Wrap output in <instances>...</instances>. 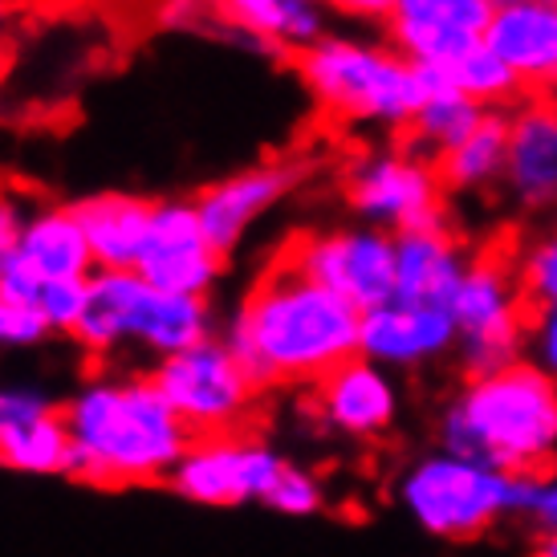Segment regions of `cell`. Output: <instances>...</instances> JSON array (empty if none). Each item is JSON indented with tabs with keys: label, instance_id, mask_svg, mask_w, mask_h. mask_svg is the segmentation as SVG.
Here are the masks:
<instances>
[{
	"label": "cell",
	"instance_id": "cell-1",
	"mask_svg": "<svg viewBox=\"0 0 557 557\" xmlns=\"http://www.w3.org/2000/svg\"><path fill=\"white\" fill-rule=\"evenodd\" d=\"M220 338L261 391L318 387L358 355L362 313L277 252V261L248 285Z\"/></svg>",
	"mask_w": 557,
	"mask_h": 557
},
{
	"label": "cell",
	"instance_id": "cell-2",
	"mask_svg": "<svg viewBox=\"0 0 557 557\" xmlns=\"http://www.w3.org/2000/svg\"><path fill=\"white\" fill-rule=\"evenodd\" d=\"M70 432V476L94 488L168 484L191 444L151 374L98 371L62 403Z\"/></svg>",
	"mask_w": 557,
	"mask_h": 557
},
{
	"label": "cell",
	"instance_id": "cell-3",
	"mask_svg": "<svg viewBox=\"0 0 557 557\" xmlns=\"http://www.w3.org/2000/svg\"><path fill=\"white\" fill-rule=\"evenodd\" d=\"M440 448L509 476L554 472L557 379L529 358L488 374H468V383L440 416Z\"/></svg>",
	"mask_w": 557,
	"mask_h": 557
},
{
	"label": "cell",
	"instance_id": "cell-4",
	"mask_svg": "<svg viewBox=\"0 0 557 557\" xmlns=\"http://www.w3.org/2000/svg\"><path fill=\"white\" fill-rule=\"evenodd\" d=\"M297 82L322 119L362 131H407L428 98L423 65L391 41L325 33L294 58Z\"/></svg>",
	"mask_w": 557,
	"mask_h": 557
},
{
	"label": "cell",
	"instance_id": "cell-5",
	"mask_svg": "<svg viewBox=\"0 0 557 557\" xmlns=\"http://www.w3.org/2000/svg\"><path fill=\"white\" fill-rule=\"evenodd\" d=\"M542 476H509L500 468L435 448L403 468L399 509L435 542H476L505 521L533 512Z\"/></svg>",
	"mask_w": 557,
	"mask_h": 557
},
{
	"label": "cell",
	"instance_id": "cell-6",
	"mask_svg": "<svg viewBox=\"0 0 557 557\" xmlns=\"http://www.w3.org/2000/svg\"><path fill=\"white\" fill-rule=\"evenodd\" d=\"M456 322V355L468 374H488L525 355L529 301L517 277V257L476 252L468 257L460 289L448 301Z\"/></svg>",
	"mask_w": 557,
	"mask_h": 557
},
{
	"label": "cell",
	"instance_id": "cell-7",
	"mask_svg": "<svg viewBox=\"0 0 557 557\" xmlns=\"http://www.w3.org/2000/svg\"><path fill=\"white\" fill-rule=\"evenodd\" d=\"M147 374L159 395L171 403L180 423L191 432V440L245 432L261 403L257 379L245 371V362L224 338H208L184 355L159 358Z\"/></svg>",
	"mask_w": 557,
	"mask_h": 557
},
{
	"label": "cell",
	"instance_id": "cell-8",
	"mask_svg": "<svg viewBox=\"0 0 557 557\" xmlns=\"http://www.w3.org/2000/svg\"><path fill=\"white\" fill-rule=\"evenodd\" d=\"M342 196L362 224L383 233H416L448 224V187L428 156L416 147H379L346 168Z\"/></svg>",
	"mask_w": 557,
	"mask_h": 557
},
{
	"label": "cell",
	"instance_id": "cell-9",
	"mask_svg": "<svg viewBox=\"0 0 557 557\" xmlns=\"http://www.w3.org/2000/svg\"><path fill=\"white\" fill-rule=\"evenodd\" d=\"M281 257L330 294L350 301L358 313L379 310L395 297V233H383L374 224L301 233L281 248Z\"/></svg>",
	"mask_w": 557,
	"mask_h": 557
},
{
	"label": "cell",
	"instance_id": "cell-10",
	"mask_svg": "<svg viewBox=\"0 0 557 557\" xmlns=\"http://www.w3.org/2000/svg\"><path fill=\"white\" fill-rule=\"evenodd\" d=\"M285 456L257 435H203L191 440L180 465L171 468L168 488L187 505L203 509H236L264 505L277 476L285 472Z\"/></svg>",
	"mask_w": 557,
	"mask_h": 557
},
{
	"label": "cell",
	"instance_id": "cell-11",
	"mask_svg": "<svg viewBox=\"0 0 557 557\" xmlns=\"http://www.w3.org/2000/svg\"><path fill=\"white\" fill-rule=\"evenodd\" d=\"M228 257L212 245L203 233L196 203L191 200H156L151 228L139 248V273L159 294H187V297H212V289L224 277Z\"/></svg>",
	"mask_w": 557,
	"mask_h": 557
},
{
	"label": "cell",
	"instance_id": "cell-12",
	"mask_svg": "<svg viewBox=\"0 0 557 557\" xmlns=\"http://www.w3.org/2000/svg\"><path fill=\"white\" fill-rule=\"evenodd\" d=\"M496 0H391L387 41L416 65H451L484 46Z\"/></svg>",
	"mask_w": 557,
	"mask_h": 557
},
{
	"label": "cell",
	"instance_id": "cell-13",
	"mask_svg": "<svg viewBox=\"0 0 557 557\" xmlns=\"http://www.w3.org/2000/svg\"><path fill=\"white\" fill-rule=\"evenodd\" d=\"M301 184V168L289 159H269V163H252L233 175H224L216 184L196 191V216H200L203 233L212 236V245L233 257V248L252 233V224L264 220L277 208L294 187Z\"/></svg>",
	"mask_w": 557,
	"mask_h": 557
},
{
	"label": "cell",
	"instance_id": "cell-14",
	"mask_svg": "<svg viewBox=\"0 0 557 557\" xmlns=\"http://www.w3.org/2000/svg\"><path fill=\"white\" fill-rule=\"evenodd\" d=\"M0 468L21 476H70L62 403L29 383H0Z\"/></svg>",
	"mask_w": 557,
	"mask_h": 557
},
{
	"label": "cell",
	"instance_id": "cell-15",
	"mask_svg": "<svg viewBox=\"0 0 557 557\" xmlns=\"http://www.w3.org/2000/svg\"><path fill=\"white\" fill-rule=\"evenodd\" d=\"M156 294L135 269H94L86 281V310L74 330V346L94 362H110L123 350H139Z\"/></svg>",
	"mask_w": 557,
	"mask_h": 557
},
{
	"label": "cell",
	"instance_id": "cell-16",
	"mask_svg": "<svg viewBox=\"0 0 557 557\" xmlns=\"http://www.w3.org/2000/svg\"><path fill=\"white\" fill-rule=\"evenodd\" d=\"M313 411L342 440H379L399 419L395 371L355 355L313 387Z\"/></svg>",
	"mask_w": 557,
	"mask_h": 557
},
{
	"label": "cell",
	"instance_id": "cell-17",
	"mask_svg": "<svg viewBox=\"0 0 557 557\" xmlns=\"http://www.w3.org/2000/svg\"><path fill=\"white\" fill-rule=\"evenodd\" d=\"M456 350V322L444 306H416L391 297L387 306L362 313L358 355L387 371H419Z\"/></svg>",
	"mask_w": 557,
	"mask_h": 557
},
{
	"label": "cell",
	"instance_id": "cell-18",
	"mask_svg": "<svg viewBox=\"0 0 557 557\" xmlns=\"http://www.w3.org/2000/svg\"><path fill=\"white\" fill-rule=\"evenodd\" d=\"M505 196L521 212L557 208V102L537 98L509 114V163Z\"/></svg>",
	"mask_w": 557,
	"mask_h": 557
},
{
	"label": "cell",
	"instance_id": "cell-19",
	"mask_svg": "<svg viewBox=\"0 0 557 557\" xmlns=\"http://www.w3.org/2000/svg\"><path fill=\"white\" fill-rule=\"evenodd\" d=\"M484 46L509 65L525 90L557 86V4L496 0Z\"/></svg>",
	"mask_w": 557,
	"mask_h": 557
},
{
	"label": "cell",
	"instance_id": "cell-20",
	"mask_svg": "<svg viewBox=\"0 0 557 557\" xmlns=\"http://www.w3.org/2000/svg\"><path fill=\"white\" fill-rule=\"evenodd\" d=\"M216 16L236 41L294 58L330 33L322 0H216Z\"/></svg>",
	"mask_w": 557,
	"mask_h": 557
},
{
	"label": "cell",
	"instance_id": "cell-21",
	"mask_svg": "<svg viewBox=\"0 0 557 557\" xmlns=\"http://www.w3.org/2000/svg\"><path fill=\"white\" fill-rule=\"evenodd\" d=\"M468 269V252L448 224L395 236V297L416 306H444L456 297Z\"/></svg>",
	"mask_w": 557,
	"mask_h": 557
},
{
	"label": "cell",
	"instance_id": "cell-22",
	"mask_svg": "<svg viewBox=\"0 0 557 557\" xmlns=\"http://www.w3.org/2000/svg\"><path fill=\"white\" fill-rule=\"evenodd\" d=\"M16 261L29 264L41 281H90L98 269L90 245H86V233L74 216V203L29 208L21 220Z\"/></svg>",
	"mask_w": 557,
	"mask_h": 557
},
{
	"label": "cell",
	"instance_id": "cell-23",
	"mask_svg": "<svg viewBox=\"0 0 557 557\" xmlns=\"http://www.w3.org/2000/svg\"><path fill=\"white\" fill-rule=\"evenodd\" d=\"M156 200H143L135 191H94L74 203L86 245L98 269H135L139 248L151 228Z\"/></svg>",
	"mask_w": 557,
	"mask_h": 557
},
{
	"label": "cell",
	"instance_id": "cell-24",
	"mask_svg": "<svg viewBox=\"0 0 557 557\" xmlns=\"http://www.w3.org/2000/svg\"><path fill=\"white\" fill-rule=\"evenodd\" d=\"M505 163H509V114L505 110H488L465 143H456L448 156L435 159L440 180L456 196L505 184Z\"/></svg>",
	"mask_w": 557,
	"mask_h": 557
},
{
	"label": "cell",
	"instance_id": "cell-25",
	"mask_svg": "<svg viewBox=\"0 0 557 557\" xmlns=\"http://www.w3.org/2000/svg\"><path fill=\"white\" fill-rule=\"evenodd\" d=\"M423 78H428V98L407 126V139H411L407 147H416L419 156H428L435 163L440 156H448L456 143H465L488 110H480L465 94L451 90L435 65H423Z\"/></svg>",
	"mask_w": 557,
	"mask_h": 557
},
{
	"label": "cell",
	"instance_id": "cell-26",
	"mask_svg": "<svg viewBox=\"0 0 557 557\" xmlns=\"http://www.w3.org/2000/svg\"><path fill=\"white\" fill-rule=\"evenodd\" d=\"M208 338H220L216 306L212 297H187V294H156L151 318H147V334H143V355L159 362V358L184 355L191 346Z\"/></svg>",
	"mask_w": 557,
	"mask_h": 557
},
{
	"label": "cell",
	"instance_id": "cell-27",
	"mask_svg": "<svg viewBox=\"0 0 557 557\" xmlns=\"http://www.w3.org/2000/svg\"><path fill=\"white\" fill-rule=\"evenodd\" d=\"M440 78L448 82L456 94H465L468 102H476L480 110H505L521 98V82L509 65L496 58L488 46L468 49L465 58H456L451 65H435Z\"/></svg>",
	"mask_w": 557,
	"mask_h": 557
},
{
	"label": "cell",
	"instance_id": "cell-28",
	"mask_svg": "<svg viewBox=\"0 0 557 557\" xmlns=\"http://www.w3.org/2000/svg\"><path fill=\"white\" fill-rule=\"evenodd\" d=\"M517 277L525 289L529 310H549L557 306V228L529 240L517 252Z\"/></svg>",
	"mask_w": 557,
	"mask_h": 557
},
{
	"label": "cell",
	"instance_id": "cell-29",
	"mask_svg": "<svg viewBox=\"0 0 557 557\" xmlns=\"http://www.w3.org/2000/svg\"><path fill=\"white\" fill-rule=\"evenodd\" d=\"M29 310L46 322L49 338H74L86 310V281H46Z\"/></svg>",
	"mask_w": 557,
	"mask_h": 557
},
{
	"label": "cell",
	"instance_id": "cell-30",
	"mask_svg": "<svg viewBox=\"0 0 557 557\" xmlns=\"http://www.w3.org/2000/svg\"><path fill=\"white\" fill-rule=\"evenodd\" d=\"M264 509L281 512V517H318L325 509V488L322 480L313 476L310 468L285 465V472L277 476L273 493L264 500Z\"/></svg>",
	"mask_w": 557,
	"mask_h": 557
},
{
	"label": "cell",
	"instance_id": "cell-31",
	"mask_svg": "<svg viewBox=\"0 0 557 557\" xmlns=\"http://www.w3.org/2000/svg\"><path fill=\"white\" fill-rule=\"evenodd\" d=\"M49 338L46 322L0 289V350H33Z\"/></svg>",
	"mask_w": 557,
	"mask_h": 557
},
{
	"label": "cell",
	"instance_id": "cell-32",
	"mask_svg": "<svg viewBox=\"0 0 557 557\" xmlns=\"http://www.w3.org/2000/svg\"><path fill=\"white\" fill-rule=\"evenodd\" d=\"M529 362H537L545 374L557 379V306L529 313Z\"/></svg>",
	"mask_w": 557,
	"mask_h": 557
},
{
	"label": "cell",
	"instance_id": "cell-33",
	"mask_svg": "<svg viewBox=\"0 0 557 557\" xmlns=\"http://www.w3.org/2000/svg\"><path fill=\"white\" fill-rule=\"evenodd\" d=\"M159 21L168 25V29H180V33H200L208 29V21H216V0H163V9H159Z\"/></svg>",
	"mask_w": 557,
	"mask_h": 557
},
{
	"label": "cell",
	"instance_id": "cell-34",
	"mask_svg": "<svg viewBox=\"0 0 557 557\" xmlns=\"http://www.w3.org/2000/svg\"><path fill=\"white\" fill-rule=\"evenodd\" d=\"M21 203L9 196V191H0V277H4V269L13 264L16 257V240H21Z\"/></svg>",
	"mask_w": 557,
	"mask_h": 557
},
{
	"label": "cell",
	"instance_id": "cell-35",
	"mask_svg": "<svg viewBox=\"0 0 557 557\" xmlns=\"http://www.w3.org/2000/svg\"><path fill=\"white\" fill-rule=\"evenodd\" d=\"M529 525L537 529V533H557V468L537 480V496H533Z\"/></svg>",
	"mask_w": 557,
	"mask_h": 557
},
{
	"label": "cell",
	"instance_id": "cell-36",
	"mask_svg": "<svg viewBox=\"0 0 557 557\" xmlns=\"http://www.w3.org/2000/svg\"><path fill=\"white\" fill-rule=\"evenodd\" d=\"M330 16H346V21H379L383 25V16H387L391 0H322Z\"/></svg>",
	"mask_w": 557,
	"mask_h": 557
},
{
	"label": "cell",
	"instance_id": "cell-37",
	"mask_svg": "<svg viewBox=\"0 0 557 557\" xmlns=\"http://www.w3.org/2000/svg\"><path fill=\"white\" fill-rule=\"evenodd\" d=\"M529 557H557V533H537V542H533Z\"/></svg>",
	"mask_w": 557,
	"mask_h": 557
},
{
	"label": "cell",
	"instance_id": "cell-38",
	"mask_svg": "<svg viewBox=\"0 0 557 557\" xmlns=\"http://www.w3.org/2000/svg\"><path fill=\"white\" fill-rule=\"evenodd\" d=\"M4 25H9V0H0V33H4Z\"/></svg>",
	"mask_w": 557,
	"mask_h": 557
},
{
	"label": "cell",
	"instance_id": "cell-39",
	"mask_svg": "<svg viewBox=\"0 0 557 557\" xmlns=\"http://www.w3.org/2000/svg\"><path fill=\"white\" fill-rule=\"evenodd\" d=\"M549 4H557V0H549Z\"/></svg>",
	"mask_w": 557,
	"mask_h": 557
}]
</instances>
